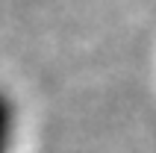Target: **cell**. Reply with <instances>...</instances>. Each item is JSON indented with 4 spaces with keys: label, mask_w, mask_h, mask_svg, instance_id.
<instances>
[{
    "label": "cell",
    "mask_w": 156,
    "mask_h": 153,
    "mask_svg": "<svg viewBox=\"0 0 156 153\" xmlns=\"http://www.w3.org/2000/svg\"><path fill=\"white\" fill-rule=\"evenodd\" d=\"M12 121H15V106H12V100L6 97V91H0V153H9Z\"/></svg>",
    "instance_id": "cell-1"
}]
</instances>
